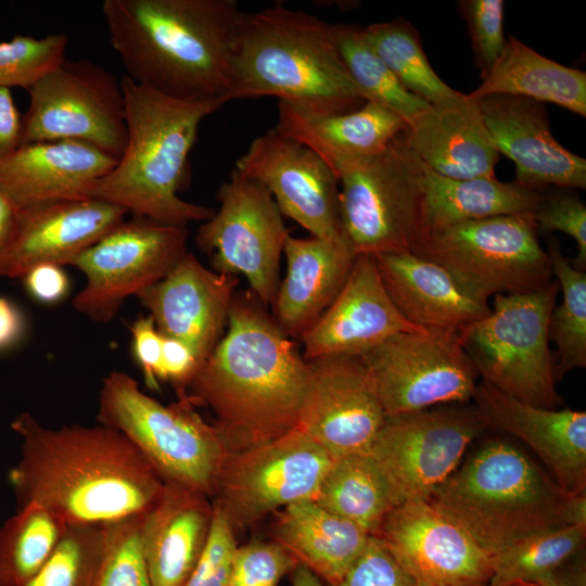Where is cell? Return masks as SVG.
I'll return each mask as SVG.
<instances>
[{"mask_svg": "<svg viewBox=\"0 0 586 586\" xmlns=\"http://www.w3.org/2000/svg\"><path fill=\"white\" fill-rule=\"evenodd\" d=\"M116 164L112 156L81 141L25 143L0 162V186L22 207L85 200Z\"/></svg>", "mask_w": 586, "mask_h": 586, "instance_id": "cell-25", "label": "cell"}, {"mask_svg": "<svg viewBox=\"0 0 586 586\" xmlns=\"http://www.w3.org/2000/svg\"><path fill=\"white\" fill-rule=\"evenodd\" d=\"M273 536L298 564L330 586H336L362 553L371 535L314 499H307L277 512Z\"/></svg>", "mask_w": 586, "mask_h": 586, "instance_id": "cell-31", "label": "cell"}, {"mask_svg": "<svg viewBox=\"0 0 586 586\" xmlns=\"http://www.w3.org/2000/svg\"><path fill=\"white\" fill-rule=\"evenodd\" d=\"M128 138L115 167L91 189L89 199L112 203L154 221L187 227L214 211L187 202L178 192L201 122L222 101H180L120 78Z\"/></svg>", "mask_w": 586, "mask_h": 586, "instance_id": "cell-5", "label": "cell"}, {"mask_svg": "<svg viewBox=\"0 0 586 586\" xmlns=\"http://www.w3.org/2000/svg\"><path fill=\"white\" fill-rule=\"evenodd\" d=\"M562 566L534 583H538L543 586H585V571L582 566L565 572L561 571Z\"/></svg>", "mask_w": 586, "mask_h": 586, "instance_id": "cell-54", "label": "cell"}, {"mask_svg": "<svg viewBox=\"0 0 586 586\" xmlns=\"http://www.w3.org/2000/svg\"><path fill=\"white\" fill-rule=\"evenodd\" d=\"M252 292L234 293L227 330L187 395L207 406L226 453L262 446L296 430L308 365Z\"/></svg>", "mask_w": 586, "mask_h": 586, "instance_id": "cell-1", "label": "cell"}, {"mask_svg": "<svg viewBox=\"0 0 586 586\" xmlns=\"http://www.w3.org/2000/svg\"><path fill=\"white\" fill-rule=\"evenodd\" d=\"M336 43L352 80L366 101L375 102L410 127L431 105L406 90L368 42L364 28L335 24Z\"/></svg>", "mask_w": 586, "mask_h": 586, "instance_id": "cell-37", "label": "cell"}, {"mask_svg": "<svg viewBox=\"0 0 586 586\" xmlns=\"http://www.w3.org/2000/svg\"><path fill=\"white\" fill-rule=\"evenodd\" d=\"M239 278L208 269L187 251L138 298L161 335L188 345L202 365L224 336Z\"/></svg>", "mask_w": 586, "mask_h": 586, "instance_id": "cell-20", "label": "cell"}, {"mask_svg": "<svg viewBox=\"0 0 586 586\" xmlns=\"http://www.w3.org/2000/svg\"><path fill=\"white\" fill-rule=\"evenodd\" d=\"M461 586H489L488 583L471 584V585H461Z\"/></svg>", "mask_w": 586, "mask_h": 586, "instance_id": "cell-57", "label": "cell"}, {"mask_svg": "<svg viewBox=\"0 0 586 586\" xmlns=\"http://www.w3.org/2000/svg\"><path fill=\"white\" fill-rule=\"evenodd\" d=\"M459 11L464 18L480 76L484 79L502 54L505 1L462 0Z\"/></svg>", "mask_w": 586, "mask_h": 586, "instance_id": "cell-43", "label": "cell"}, {"mask_svg": "<svg viewBox=\"0 0 586 586\" xmlns=\"http://www.w3.org/2000/svg\"><path fill=\"white\" fill-rule=\"evenodd\" d=\"M382 283L399 311L424 330H456L487 317L492 307L445 268L415 253L374 255Z\"/></svg>", "mask_w": 586, "mask_h": 586, "instance_id": "cell-26", "label": "cell"}, {"mask_svg": "<svg viewBox=\"0 0 586 586\" xmlns=\"http://www.w3.org/2000/svg\"><path fill=\"white\" fill-rule=\"evenodd\" d=\"M374 536L417 586L488 583L493 573V557L428 500L396 506Z\"/></svg>", "mask_w": 586, "mask_h": 586, "instance_id": "cell-19", "label": "cell"}, {"mask_svg": "<svg viewBox=\"0 0 586 586\" xmlns=\"http://www.w3.org/2000/svg\"><path fill=\"white\" fill-rule=\"evenodd\" d=\"M219 209L198 229L195 243L213 270L242 275L265 306L272 304L289 230L271 194L237 168L216 194Z\"/></svg>", "mask_w": 586, "mask_h": 586, "instance_id": "cell-12", "label": "cell"}, {"mask_svg": "<svg viewBox=\"0 0 586 586\" xmlns=\"http://www.w3.org/2000/svg\"><path fill=\"white\" fill-rule=\"evenodd\" d=\"M406 131L381 153L335 170L342 233L355 255L413 253L423 237L424 165Z\"/></svg>", "mask_w": 586, "mask_h": 586, "instance_id": "cell-8", "label": "cell"}, {"mask_svg": "<svg viewBox=\"0 0 586 586\" xmlns=\"http://www.w3.org/2000/svg\"><path fill=\"white\" fill-rule=\"evenodd\" d=\"M275 129L314 151L335 174L342 164L381 153L408 125L372 101L333 115L315 114L279 102Z\"/></svg>", "mask_w": 586, "mask_h": 586, "instance_id": "cell-30", "label": "cell"}, {"mask_svg": "<svg viewBox=\"0 0 586 586\" xmlns=\"http://www.w3.org/2000/svg\"><path fill=\"white\" fill-rule=\"evenodd\" d=\"M361 356L385 416L462 404L477 386L456 330L400 332Z\"/></svg>", "mask_w": 586, "mask_h": 586, "instance_id": "cell-14", "label": "cell"}, {"mask_svg": "<svg viewBox=\"0 0 586 586\" xmlns=\"http://www.w3.org/2000/svg\"><path fill=\"white\" fill-rule=\"evenodd\" d=\"M484 430L474 408L444 406L386 416L369 455L402 504L428 500Z\"/></svg>", "mask_w": 586, "mask_h": 586, "instance_id": "cell-16", "label": "cell"}, {"mask_svg": "<svg viewBox=\"0 0 586 586\" xmlns=\"http://www.w3.org/2000/svg\"><path fill=\"white\" fill-rule=\"evenodd\" d=\"M68 44L66 34L44 37L18 35L0 42V88L28 90L41 76L63 62Z\"/></svg>", "mask_w": 586, "mask_h": 586, "instance_id": "cell-41", "label": "cell"}, {"mask_svg": "<svg viewBox=\"0 0 586 586\" xmlns=\"http://www.w3.org/2000/svg\"><path fill=\"white\" fill-rule=\"evenodd\" d=\"M333 459L296 429L268 444L226 453L212 493L233 530L291 504L315 499Z\"/></svg>", "mask_w": 586, "mask_h": 586, "instance_id": "cell-13", "label": "cell"}, {"mask_svg": "<svg viewBox=\"0 0 586 586\" xmlns=\"http://www.w3.org/2000/svg\"><path fill=\"white\" fill-rule=\"evenodd\" d=\"M562 301L555 306L549 320V340L557 345L556 380L586 366V273L572 266L557 241L547 251Z\"/></svg>", "mask_w": 586, "mask_h": 586, "instance_id": "cell-38", "label": "cell"}, {"mask_svg": "<svg viewBox=\"0 0 586 586\" xmlns=\"http://www.w3.org/2000/svg\"><path fill=\"white\" fill-rule=\"evenodd\" d=\"M23 207L0 186V276H5L8 262L15 245Z\"/></svg>", "mask_w": 586, "mask_h": 586, "instance_id": "cell-51", "label": "cell"}, {"mask_svg": "<svg viewBox=\"0 0 586 586\" xmlns=\"http://www.w3.org/2000/svg\"><path fill=\"white\" fill-rule=\"evenodd\" d=\"M200 367L199 359L188 345L179 340L163 336L158 381L170 382L178 392L180 400L189 402L186 388H189Z\"/></svg>", "mask_w": 586, "mask_h": 586, "instance_id": "cell-48", "label": "cell"}, {"mask_svg": "<svg viewBox=\"0 0 586 586\" xmlns=\"http://www.w3.org/2000/svg\"><path fill=\"white\" fill-rule=\"evenodd\" d=\"M307 365L308 386L297 429L332 459L369 454L386 416L362 356H324L308 359Z\"/></svg>", "mask_w": 586, "mask_h": 586, "instance_id": "cell-17", "label": "cell"}, {"mask_svg": "<svg viewBox=\"0 0 586 586\" xmlns=\"http://www.w3.org/2000/svg\"><path fill=\"white\" fill-rule=\"evenodd\" d=\"M326 510L374 536L388 512L402 501L369 454L333 459L314 499Z\"/></svg>", "mask_w": 586, "mask_h": 586, "instance_id": "cell-34", "label": "cell"}, {"mask_svg": "<svg viewBox=\"0 0 586 586\" xmlns=\"http://www.w3.org/2000/svg\"><path fill=\"white\" fill-rule=\"evenodd\" d=\"M570 498L524 453L494 440L428 501L495 557L526 538L569 525Z\"/></svg>", "mask_w": 586, "mask_h": 586, "instance_id": "cell-6", "label": "cell"}, {"mask_svg": "<svg viewBox=\"0 0 586 586\" xmlns=\"http://www.w3.org/2000/svg\"><path fill=\"white\" fill-rule=\"evenodd\" d=\"M23 278L27 291L40 302H58L68 291L67 276L58 265H37L29 269Z\"/></svg>", "mask_w": 586, "mask_h": 586, "instance_id": "cell-50", "label": "cell"}, {"mask_svg": "<svg viewBox=\"0 0 586 586\" xmlns=\"http://www.w3.org/2000/svg\"><path fill=\"white\" fill-rule=\"evenodd\" d=\"M264 95L321 115L366 102L340 55L335 24L281 2L243 12L233 47L229 101Z\"/></svg>", "mask_w": 586, "mask_h": 586, "instance_id": "cell-4", "label": "cell"}, {"mask_svg": "<svg viewBox=\"0 0 586 586\" xmlns=\"http://www.w3.org/2000/svg\"><path fill=\"white\" fill-rule=\"evenodd\" d=\"M213 501L199 492L164 484L143 513L141 543L153 586H183L209 535Z\"/></svg>", "mask_w": 586, "mask_h": 586, "instance_id": "cell-28", "label": "cell"}, {"mask_svg": "<svg viewBox=\"0 0 586 586\" xmlns=\"http://www.w3.org/2000/svg\"><path fill=\"white\" fill-rule=\"evenodd\" d=\"M365 36L394 76L413 95L430 105L461 101L467 94L442 80L423 51L420 36L404 18L371 24Z\"/></svg>", "mask_w": 586, "mask_h": 586, "instance_id": "cell-36", "label": "cell"}, {"mask_svg": "<svg viewBox=\"0 0 586 586\" xmlns=\"http://www.w3.org/2000/svg\"><path fill=\"white\" fill-rule=\"evenodd\" d=\"M122 206L94 199L59 200L23 207L5 277H23L40 264L71 265L125 220Z\"/></svg>", "mask_w": 586, "mask_h": 586, "instance_id": "cell-24", "label": "cell"}, {"mask_svg": "<svg viewBox=\"0 0 586 586\" xmlns=\"http://www.w3.org/2000/svg\"><path fill=\"white\" fill-rule=\"evenodd\" d=\"M476 102L494 148L514 163L518 184L586 188V160L555 139L543 103L507 94Z\"/></svg>", "mask_w": 586, "mask_h": 586, "instance_id": "cell-21", "label": "cell"}, {"mask_svg": "<svg viewBox=\"0 0 586 586\" xmlns=\"http://www.w3.org/2000/svg\"><path fill=\"white\" fill-rule=\"evenodd\" d=\"M21 454L9 472L18 506L39 504L68 524L104 525L144 513L164 483L118 431L48 428L28 412L11 423Z\"/></svg>", "mask_w": 586, "mask_h": 586, "instance_id": "cell-2", "label": "cell"}, {"mask_svg": "<svg viewBox=\"0 0 586 586\" xmlns=\"http://www.w3.org/2000/svg\"><path fill=\"white\" fill-rule=\"evenodd\" d=\"M492 94L550 102L586 116L585 72L555 62L511 35L492 71L467 95L476 101Z\"/></svg>", "mask_w": 586, "mask_h": 586, "instance_id": "cell-32", "label": "cell"}, {"mask_svg": "<svg viewBox=\"0 0 586 586\" xmlns=\"http://www.w3.org/2000/svg\"><path fill=\"white\" fill-rule=\"evenodd\" d=\"M537 231L533 213L469 220L424 234L413 253L487 301L536 291L552 281L551 262Z\"/></svg>", "mask_w": 586, "mask_h": 586, "instance_id": "cell-10", "label": "cell"}, {"mask_svg": "<svg viewBox=\"0 0 586 586\" xmlns=\"http://www.w3.org/2000/svg\"><path fill=\"white\" fill-rule=\"evenodd\" d=\"M537 228L544 231H560L575 240L577 256L573 267L586 268V206L576 196L561 193L540 201L534 211Z\"/></svg>", "mask_w": 586, "mask_h": 586, "instance_id": "cell-46", "label": "cell"}, {"mask_svg": "<svg viewBox=\"0 0 586 586\" xmlns=\"http://www.w3.org/2000/svg\"><path fill=\"white\" fill-rule=\"evenodd\" d=\"M397 310L380 278L373 255H356L342 290L305 331L303 357L362 355L400 332L422 331Z\"/></svg>", "mask_w": 586, "mask_h": 586, "instance_id": "cell-23", "label": "cell"}, {"mask_svg": "<svg viewBox=\"0 0 586 586\" xmlns=\"http://www.w3.org/2000/svg\"><path fill=\"white\" fill-rule=\"evenodd\" d=\"M586 526L566 525L526 538L493 557L489 586L538 582L564 565L583 547Z\"/></svg>", "mask_w": 586, "mask_h": 586, "instance_id": "cell-39", "label": "cell"}, {"mask_svg": "<svg viewBox=\"0 0 586 586\" xmlns=\"http://www.w3.org/2000/svg\"><path fill=\"white\" fill-rule=\"evenodd\" d=\"M408 145L432 171L451 179L495 177L494 148L476 101L431 105L406 131Z\"/></svg>", "mask_w": 586, "mask_h": 586, "instance_id": "cell-29", "label": "cell"}, {"mask_svg": "<svg viewBox=\"0 0 586 586\" xmlns=\"http://www.w3.org/2000/svg\"><path fill=\"white\" fill-rule=\"evenodd\" d=\"M213 506L214 513L206 545L183 586H229L238 545L227 515L214 502Z\"/></svg>", "mask_w": 586, "mask_h": 586, "instance_id": "cell-45", "label": "cell"}, {"mask_svg": "<svg viewBox=\"0 0 586 586\" xmlns=\"http://www.w3.org/2000/svg\"><path fill=\"white\" fill-rule=\"evenodd\" d=\"M336 586H417L380 538L370 536L362 553Z\"/></svg>", "mask_w": 586, "mask_h": 586, "instance_id": "cell-47", "label": "cell"}, {"mask_svg": "<svg viewBox=\"0 0 586 586\" xmlns=\"http://www.w3.org/2000/svg\"><path fill=\"white\" fill-rule=\"evenodd\" d=\"M422 189L423 235L469 220L534 213L542 198L515 181L451 179L425 166Z\"/></svg>", "mask_w": 586, "mask_h": 586, "instance_id": "cell-33", "label": "cell"}, {"mask_svg": "<svg viewBox=\"0 0 586 586\" xmlns=\"http://www.w3.org/2000/svg\"><path fill=\"white\" fill-rule=\"evenodd\" d=\"M189 230L133 215L72 264L86 276L73 306L95 322H109L124 301L163 279L188 251Z\"/></svg>", "mask_w": 586, "mask_h": 586, "instance_id": "cell-15", "label": "cell"}, {"mask_svg": "<svg viewBox=\"0 0 586 586\" xmlns=\"http://www.w3.org/2000/svg\"><path fill=\"white\" fill-rule=\"evenodd\" d=\"M23 317L13 303L0 297V349L10 346L21 336Z\"/></svg>", "mask_w": 586, "mask_h": 586, "instance_id": "cell-53", "label": "cell"}, {"mask_svg": "<svg viewBox=\"0 0 586 586\" xmlns=\"http://www.w3.org/2000/svg\"><path fill=\"white\" fill-rule=\"evenodd\" d=\"M127 77L180 101H229L235 0H104Z\"/></svg>", "mask_w": 586, "mask_h": 586, "instance_id": "cell-3", "label": "cell"}, {"mask_svg": "<svg viewBox=\"0 0 586 586\" xmlns=\"http://www.w3.org/2000/svg\"><path fill=\"white\" fill-rule=\"evenodd\" d=\"M557 281L527 293L496 295L491 314L458 331L482 381L532 406L557 409L549 320Z\"/></svg>", "mask_w": 586, "mask_h": 586, "instance_id": "cell-9", "label": "cell"}, {"mask_svg": "<svg viewBox=\"0 0 586 586\" xmlns=\"http://www.w3.org/2000/svg\"><path fill=\"white\" fill-rule=\"evenodd\" d=\"M292 573V586H324L317 575L302 564H297Z\"/></svg>", "mask_w": 586, "mask_h": 586, "instance_id": "cell-55", "label": "cell"}, {"mask_svg": "<svg viewBox=\"0 0 586 586\" xmlns=\"http://www.w3.org/2000/svg\"><path fill=\"white\" fill-rule=\"evenodd\" d=\"M98 421L122 433L164 484L212 497L226 451L190 402L164 405L126 372L112 371L100 388Z\"/></svg>", "mask_w": 586, "mask_h": 586, "instance_id": "cell-7", "label": "cell"}, {"mask_svg": "<svg viewBox=\"0 0 586 586\" xmlns=\"http://www.w3.org/2000/svg\"><path fill=\"white\" fill-rule=\"evenodd\" d=\"M259 182L281 214L324 241H344L340 219L339 180L310 149L275 128L255 138L235 162Z\"/></svg>", "mask_w": 586, "mask_h": 586, "instance_id": "cell-18", "label": "cell"}, {"mask_svg": "<svg viewBox=\"0 0 586 586\" xmlns=\"http://www.w3.org/2000/svg\"><path fill=\"white\" fill-rule=\"evenodd\" d=\"M143 513L109 524L97 586H153L141 543Z\"/></svg>", "mask_w": 586, "mask_h": 586, "instance_id": "cell-42", "label": "cell"}, {"mask_svg": "<svg viewBox=\"0 0 586 586\" xmlns=\"http://www.w3.org/2000/svg\"><path fill=\"white\" fill-rule=\"evenodd\" d=\"M510 586H543V585L538 583H534V582H524V583L512 584Z\"/></svg>", "mask_w": 586, "mask_h": 586, "instance_id": "cell-56", "label": "cell"}, {"mask_svg": "<svg viewBox=\"0 0 586 586\" xmlns=\"http://www.w3.org/2000/svg\"><path fill=\"white\" fill-rule=\"evenodd\" d=\"M68 523L39 504L18 506L0 527V586H23L52 555Z\"/></svg>", "mask_w": 586, "mask_h": 586, "instance_id": "cell-35", "label": "cell"}, {"mask_svg": "<svg viewBox=\"0 0 586 586\" xmlns=\"http://www.w3.org/2000/svg\"><path fill=\"white\" fill-rule=\"evenodd\" d=\"M104 548V525L69 524L49 559L23 586H97Z\"/></svg>", "mask_w": 586, "mask_h": 586, "instance_id": "cell-40", "label": "cell"}, {"mask_svg": "<svg viewBox=\"0 0 586 586\" xmlns=\"http://www.w3.org/2000/svg\"><path fill=\"white\" fill-rule=\"evenodd\" d=\"M484 429L511 434L527 444L569 496L586 493V412L525 404L488 384L472 397Z\"/></svg>", "mask_w": 586, "mask_h": 586, "instance_id": "cell-22", "label": "cell"}, {"mask_svg": "<svg viewBox=\"0 0 586 586\" xmlns=\"http://www.w3.org/2000/svg\"><path fill=\"white\" fill-rule=\"evenodd\" d=\"M22 144L54 140L89 143L117 162L128 131L120 80L87 59H65L28 90Z\"/></svg>", "mask_w": 586, "mask_h": 586, "instance_id": "cell-11", "label": "cell"}, {"mask_svg": "<svg viewBox=\"0 0 586 586\" xmlns=\"http://www.w3.org/2000/svg\"><path fill=\"white\" fill-rule=\"evenodd\" d=\"M22 115L11 89L0 88V162L22 145Z\"/></svg>", "mask_w": 586, "mask_h": 586, "instance_id": "cell-52", "label": "cell"}, {"mask_svg": "<svg viewBox=\"0 0 586 586\" xmlns=\"http://www.w3.org/2000/svg\"><path fill=\"white\" fill-rule=\"evenodd\" d=\"M133 352L151 388L158 387L163 336L150 316L139 317L130 327Z\"/></svg>", "mask_w": 586, "mask_h": 586, "instance_id": "cell-49", "label": "cell"}, {"mask_svg": "<svg viewBox=\"0 0 586 586\" xmlns=\"http://www.w3.org/2000/svg\"><path fill=\"white\" fill-rule=\"evenodd\" d=\"M283 255L286 272L271 304V316L288 336L300 339L337 296L356 255L345 240L291 235Z\"/></svg>", "mask_w": 586, "mask_h": 586, "instance_id": "cell-27", "label": "cell"}, {"mask_svg": "<svg viewBox=\"0 0 586 586\" xmlns=\"http://www.w3.org/2000/svg\"><path fill=\"white\" fill-rule=\"evenodd\" d=\"M297 564L275 540L251 542L234 551L229 586H278Z\"/></svg>", "mask_w": 586, "mask_h": 586, "instance_id": "cell-44", "label": "cell"}]
</instances>
